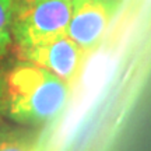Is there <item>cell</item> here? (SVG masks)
Returning a JSON list of instances; mask_svg holds the SVG:
<instances>
[{
	"instance_id": "obj_7",
	"label": "cell",
	"mask_w": 151,
	"mask_h": 151,
	"mask_svg": "<svg viewBox=\"0 0 151 151\" xmlns=\"http://www.w3.org/2000/svg\"><path fill=\"white\" fill-rule=\"evenodd\" d=\"M1 95H3V78H0V113L3 112V108H1Z\"/></svg>"
},
{
	"instance_id": "obj_2",
	"label": "cell",
	"mask_w": 151,
	"mask_h": 151,
	"mask_svg": "<svg viewBox=\"0 0 151 151\" xmlns=\"http://www.w3.org/2000/svg\"><path fill=\"white\" fill-rule=\"evenodd\" d=\"M73 0H17L11 22L13 42L27 49L65 35Z\"/></svg>"
},
{
	"instance_id": "obj_5",
	"label": "cell",
	"mask_w": 151,
	"mask_h": 151,
	"mask_svg": "<svg viewBox=\"0 0 151 151\" xmlns=\"http://www.w3.org/2000/svg\"><path fill=\"white\" fill-rule=\"evenodd\" d=\"M0 151H34V136L27 130L0 126Z\"/></svg>"
},
{
	"instance_id": "obj_1",
	"label": "cell",
	"mask_w": 151,
	"mask_h": 151,
	"mask_svg": "<svg viewBox=\"0 0 151 151\" xmlns=\"http://www.w3.org/2000/svg\"><path fill=\"white\" fill-rule=\"evenodd\" d=\"M71 86L50 71L21 60L3 78L1 108L6 116L22 126L39 127L65 111Z\"/></svg>"
},
{
	"instance_id": "obj_6",
	"label": "cell",
	"mask_w": 151,
	"mask_h": 151,
	"mask_svg": "<svg viewBox=\"0 0 151 151\" xmlns=\"http://www.w3.org/2000/svg\"><path fill=\"white\" fill-rule=\"evenodd\" d=\"M17 0H0V58L13 43L11 22Z\"/></svg>"
},
{
	"instance_id": "obj_3",
	"label": "cell",
	"mask_w": 151,
	"mask_h": 151,
	"mask_svg": "<svg viewBox=\"0 0 151 151\" xmlns=\"http://www.w3.org/2000/svg\"><path fill=\"white\" fill-rule=\"evenodd\" d=\"M122 0H73L66 35L87 55L97 50L118 14Z\"/></svg>"
},
{
	"instance_id": "obj_4",
	"label": "cell",
	"mask_w": 151,
	"mask_h": 151,
	"mask_svg": "<svg viewBox=\"0 0 151 151\" xmlns=\"http://www.w3.org/2000/svg\"><path fill=\"white\" fill-rule=\"evenodd\" d=\"M20 58L41 66L71 86L80 77L88 55L65 34L31 48L20 49Z\"/></svg>"
}]
</instances>
